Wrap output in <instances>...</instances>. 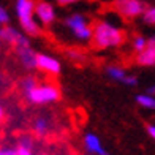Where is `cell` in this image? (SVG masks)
Wrapping results in <instances>:
<instances>
[{"label":"cell","instance_id":"obj_1","mask_svg":"<svg viewBox=\"0 0 155 155\" xmlns=\"http://www.w3.org/2000/svg\"><path fill=\"white\" fill-rule=\"evenodd\" d=\"M124 41H125V33L108 22H97V25L94 27L92 45L98 49L119 46Z\"/></svg>","mask_w":155,"mask_h":155},{"label":"cell","instance_id":"obj_2","mask_svg":"<svg viewBox=\"0 0 155 155\" xmlns=\"http://www.w3.org/2000/svg\"><path fill=\"white\" fill-rule=\"evenodd\" d=\"M15 10H16V16L19 19V24L22 27V30L27 35H30V37H38L41 33V29L37 24V21L33 19V15H35L33 0H16Z\"/></svg>","mask_w":155,"mask_h":155},{"label":"cell","instance_id":"obj_3","mask_svg":"<svg viewBox=\"0 0 155 155\" xmlns=\"http://www.w3.org/2000/svg\"><path fill=\"white\" fill-rule=\"evenodd\" d=\"M27 101L32 104H48L60 98V90L54 84H38L29 94H25Z\"/></svg>","mask_w":155,"mask_h":155},{"label":"cell","instance_id":"obj_4","mask_svg":"<svg viewBox=\"0 0 155 155\" xmlns=\"http://www.w3.org/2000/svg\"><path fill=\"white\" fill-rule=\"evenodd\" d=\"M65 25L74 33V37L81 41H87V40L92 38V35H94V29L89 25L87 19L84 18L81 13H74V15L68 16L65 19Z\"/></svg>","mask_w":155,"mask_h":155},{"label":"cell","instance_id":"obj_5","mask_svg":"<svg viewBox=\"0 0 155 155\" xmlns=\"http://www.w3.org/2000/svg\"><path fill=\"white\" fill-rule=\"evenodd\" d=\"M112 8L120 16L131 19V18H136L139 15H144L147 6L141 0H114L112 2Z\"/></svg>","mask_w":155,"mask_h":155},{"label":"cell","instance_id":"obj_6","mask_svg":"<svg viewBox=\"0 0 155 155\" xmlns=\"http://www.w3.org/2000/svg\"><path fill=\"white\" fill-rule=\"evenodd\" d=\"M35 15L43 25H49L55 19V10L49 2L40 0V2H35Z\"/></svg>","mask_w":155,"mask_h":155},{"label":"cell","instance_id":"obj_7","mask_svg":"<svg viewBox=\"0 0 155 155\" xmlns=\"http://www.w3.org/2000/svg\"><path fill=\"white\" fill-rule=\"evenodd\" d=\"M16 52H18V57H19V62L25 70H35L38 68L37 67V57L38 54L33 51L30 46H21V48H16Z\"/></svg>","mask_w":155,"mask_h":155},{"label":"cell","instance_id":"obj_8","mask_svg":"<svg viewBox=\"0 0 155 155\" xmlns=\"http://www.w3.org/2000/svg\"><path fill=\"white\" fill-rule=\"evenodd\" d=\"M82 143H84L86 150H87L89 153H92V155H111V153L103 147L100 138H98L97 135H94V133H86V135H84Z\"/></svg>","mask_w":155,"mask_h":155},{"label":"cell","instance_id":"obj_9","mask_svg":"<svg viewBox=\"0 0 155 155\" xmlns=\"http://www.w3.org/2000/svg\"><path fill=\"white\" fill-rule=\"evenodd\" d=\"M37 67L41 71L49 73V74H59L60 73V62L57 59L51 57V55H46V54H38Z\"/></svg>","mask_w":155,"mask_h":155},{"label":"cell","instance_id":"obj_10","mask_svg":"<svg viewBox=\"0 0 155 155\" xmlns=\"http://www.w3.org/2000/svg\"><path fill=\"white\" fill-rule=\"evenodd\" d=\"M136 62L139 63V65H144V67L155 65V37H152L149 41H147L146 48L138 54Z\"/></svg>","mask_w":155,"mask_h":155},{"label":"cell","instance_id":"obj_11","mask_svg":"<svg viewBox=\"0 0 155 155\" xmlns=\"http://www.w3.org/2000/svg\"><path fill=\"white\" fill-rule=\"evenodd\" d=\"M49 127H51V124H49V119L48 117H43L40 116L33 120V125H32V130L37 136H46L48 131H49Z\"/></svg>","mask_w":155,"mask_h":155},{"label":"cell","instance_id":"obj_12","mask_svg":"<svg viewBox=\"0 0 155 155\" xmlns=\"http://www.w3.org/2000/svg\"><path fill=\"white\" fill-rule=\"evenodd\" d=\"M37 86H38V81L35 79L33 76H25L24 79H21V82H19V89L24 92V95H25V94H29L30 90L35 89Z\"/></svg>","mask_w":155,"mask_h":155},{"label":"cell","instance_id":"obj_13","mask_svg":"<svg viewBox=\"0 0 155 155\" xmlns=\"http://www.w3.org/2000/svg\"><path fill=\"white\" fill-rule=\"evenodd\" d=\"M136 101L146 109H155V97L150 94H141L136 97Z\"/></svg>","mask_w":155,"mask_h":155},{"label":"cell","instance_id":"obj_14","mask_svg":"<svg viewBox=\"0 0 155 155\" xmlns=\"http://www.w3.org/2000/svg\"><path fill=\"white\" fill-rule=\"evenodd\" d=\"M106 71H108L109 78H112V79H116V81H120V82H124V79L127 78L124 70L122 68H117V67H108Z\"/></svg>","mask_w":155,"mask_h":155},{"label":"cell","instance_id":"obj_15","mask_svg":"<svg viewBox=\"0 0 155 155\" xmlns=\"http://www.w3.org/2000/svg\"><path fill=\"white\" fill-rule=\"evenodd\" d=\"M143 18H144V22H147V24H155V6H153V8H147V10L144 11Z\"/></svg>","mask_w":155,"mask_h":155},{"label":"cell","instance_id":"obj_16","mask_svg":"<svg viewBox=\"0 0 155 155\" xmlns=\"http://www.w3.org/2000/svg\"><path fill=\"white\" fill-rule=\"evenodd\" d=\"M146 45H147V41L144 40V37H136L135 41H133V48H135L138 52L143 51V49L146 48Z\"/></svg>","mask_w":155,"mask_h":155},{"label":"cell","instance_id":"obj_17","mask_svg":"<svg viewBox=\"0 0 155 155\" xmlns=\"http://www.w3.org/2000/svg\"><path fill=\"white\" fill-rule=\"evenodd\" d=\"M10 22V15L8 11H6L2 5H0V27H3Z\"/></svg>","mask_w":155,"mask_h":155},{"label":"cell","instance_id":"obj_18","mask_svg":"<svg viewBox=\"0 0 155 155\" xmlns=\"http://www.w3.org/2000/svg\"><path fill=\"white\" fill-rule=\"evenodd\" d=\"M18 155H35L33 150H32V147H27V146H18Z\"/></svg>","mask_w":155,"mask_h":155},{"label":"cell","instance_id":"obj_19","mask_svg":"<svg viewBox=\"0 0 155 155\" xmlns=\"http://www.w3.org/2000/svg\"><path fill=\"white\" fill-rule=\"evenodd\" d=\"M124 84H127V86H136L138 84V79L135 76H127L124 79Z\"/></svg>","mask_w":155,"mask_h":155},{"label":"cell","instance_id":"obj_20","mask_svg":"<svg viewBox=\"0 0 155 155\" xmlns=\"http://www.w3.org/2000/svg\"><path fill=\"white\" fill-rule=\"evenodd\" d=\"M0 155H18V150L10 149V147H5V149H0Z\"/></svg>","mask_w":155,"mask_h":155},{"label":"cell","instance_id":"obj_21","mask_svg":"<svg viewBox=\"0 0 155 155\" xmlns=\"http://www.w3.org/2000/svg\"><path fill=\"white\" fill-rule=\"evenodd\" d=\"M147 133L152 139H155V125H147Z\"/></svg>","mask_w":155,"mask_h":155},{"label":"cell","instance_id":"obj_22","mask_svg":"<svg viewBox=\"0 0 155 155\" xmlns=\"http://www.w3.org/2000/svg\"><path fill=\"white\" fill-rule=\"evenodd\" d=\"M57 3H60V5H70V3H74V2H78V0H55Z\"/></svg>","mask_w":155,"mask_h":155},{"label":"cell","instance_id":"obj_23","mask_svg":"<svg viewBox=\"0 0 155 155\" xmlns=\"http://www.w3.org/2000/svg\"><path fill=\"white\" fill-rule=\"evenodd\" d=\"M3 119H5V109H3L2 106H0V122H2Z\"/></svg>","mask_w":155,"mask_h":155},{"label":"cell","instance_id":"obj_24","mask_svg":"<svg viewBox=\"0 0 155 155\" xmlns=\"http://www.w3.org/2000/svg\"><path fill=\"white\" fill-rule=\"evenodd\" d=\"M147 94H150V95H153V94H155V86H153V87H150L149 90H147Z\"/></svg>","mask_w":155,"mask_h":155},{"label":"cell","instance_id":"obj_25","mask_svg":"<svg viewBox=\"0 0 155 155\" xmlns=\"http://www.w3.org/2000/svg\"><path fill=\"white\" fill-rule=\"evenodd\" d=\"M2 82H3V76H2V74H0V84H2Z\"/></svg>","mask_w":155,"mask_h":155},{"label":"cell","instance_id":"obj_26","mask_svg":"<svg viewBox=\"0 0 155 155\" xmlns=\"http://www.w3.org/2000/svg\"><path fill=\"white\" fill-rule=\"evenodd\" d=\"M0 41H2V40H0Z\"/></svg>","mask_w":155,"mask_h":155}]
</instances>
